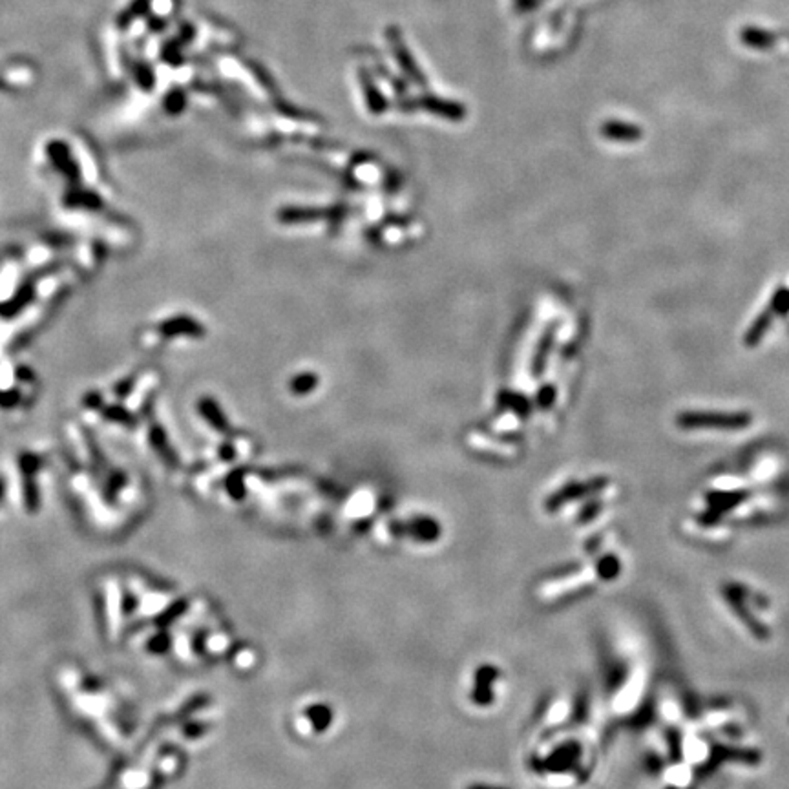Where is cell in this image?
<instances>
[{"instance_id":"cell-1","label":"cell","mask_w":789,"mask_h":789,"mask_svg":"<svg viewBox=\"0 0 789 789\" xmlns=\"http://www.w3.org/2000/svg\"><path fill=\"white\" fill-rule=\"evenodd\" d=\"M720 602L729 618H734L746 610V614L734 625L746 632L755 641H766L773 638L775 627V606L762 590L751 587L749 583L729 581L720 589Z\"/></svg>"},{"instance_id":"cell-2","label":"cell","mask_w":789,"mask_h":789,"mask_svg":"<svg viewBox=\"0 0 789 789\" xmlns=\"http://www.w3.org/2000/svg\"><path fill=\"white\" fill-rule=\"evenodd\" d=\"M676 423L683 430H744L751 424V415L687 411L678 415Z\"/></svg>"},{"instance_id":"cell-3","label":"cell","mask_w":789,"mask_h":789,"mask_svg":"<svg viewBox=\"0 0 789 789\" xmlns=\"http://www.w3.org/2000/svg\"><path fill=\"white\" fill-rule=\"evenodd\" d=\"M386 35H388L389 46H391L393 53H395V59H397V62H398V66L402 68V72H404L406 75L411 79V81L417 82V85H420V86L426 85V77H424L423 72L418 70L417 62L413 60V55H411L410 50L406 48L404 40H402L401 30H398L397 26H389L388 31H386Z\"/></svg>"},{"instance_id":"cell-4","label":"cell","mask_w":789,"mask_h":789,"mask_svg":"<svg viewBox=\"0 0 789 789\" xmlns=\"http://www.w3.org/2000/svg\"><path fill=\"white\" fill-rule=\"evenodd\" d=\"M413 107H420L424 108V110L431 111V114H437V116L446 117V119H452V121H462L466 116L464 107H461L459 103L444 101V99H439V97H431V95L415 101V104H411V108Z\"/></svg>"},{"instance_id":"cell-5","label":"cell","mask_w":789,"mask_h":789,"mask_svg":"<svg viewBox=\"0 0 789 789\" xmlns=\"http://www.w3.org/2000/svg\"><path fill=\"white\" fill-rule=\"evenodd\" d=\"M605 484H606V479H594V481L583 482V484H568V486H565L563 490L552 497L550 503H548V508L561 506V504L567 503V501L577 499V497H581L583 494L587 495L596 494V491L602 490Z\"/></svg>"},{"instance_id":"cell-6","label":"cell","mask_w":789,"mask_h":789,"mask_svg":"<svg viewBox=\"0 0 789 789\" xmlns=\"http://www.w3.org/2000/svg\"><path fill=\"white\" fill-rule=\"evenodd\" d=\"M602 134L614 141H638L641 137V130L634 124L619 123V121H609L603 124Z\"/></svg>"},{"instance_id":"cell-7","label":"cell","mask_w":789,"mask_h":789,"mask_svg":"<svg viewBox=\"0 0 789 789\" xmlns=\"http://www.w3.org/2000/svg\"><path fill=\"white\" fill-rule=\"evenodd\" d=\"M360 77H362L364 92H366V97H367V107H369V110H371L373 114H379V111H382L386 108L384 97H382V94L376 90V86L373 85L371 77H369L366 72H362Z\"/></svg>"},{"instance_id":"cell-8","label":"cell","mask_w":789,"mask_h":789,"mask_svg":"<svg viewBox=\"0 0 789 789\" xmlns=\"http://www.w3.org/2000/svg\"><path fill=\"white\" fill-rule=\"evenodd\" d=\"M742 40L747 44V46H751V48H760V50H766V48L773 46V40H775V37H773L771 33H768V31L756 30V28H747V30L742 31Z\"/></svg>"},{"instance_id":"cell-9","label":"cell","mask_w":789,"mask_h":789,"mask_svg":"<svg viewBox=\"0 0 789 789\" xmlns=\"http://www.w3.org/2000/svg\"><path fill=\"white\" fill-rule=\"evenodd\" d=\"M769 322H771V311L763 312L762 316H758V318H756V322L753 324V327L749 329V333H747V337H746L747 346H755L756 342L762 338V334L766 333V329L769 327Z\"/></svg>"},{"instance_id":"cell-10","label":"cell","mask_w":789,"mask_h":789,"mask_svg":"<svg viewBox=\"0 0 789 789\" xmlns=\"http://www.w3.org/2000/svg\"><path fill=\"white\" fill-rule=\"evenodd\" d=\"M316 384H318L316 375L303 373V375H298L293 382H290V389H293L295 393H298V395H305V393L312 391V389L316 388Z\"/></svg>"},{"instance_id":"cell-11","label":"cell","mask_w":789,"mask_h":789,"mask_svg":"<svg viewBox=\"0 0 789 789\" xmlns=\"http://www.w3.org/2000/svg\"><path fill=\"white\" fill-rule=\"evenodd\" d=\"M552 346V333L548 331V333L545 334V338H543V344L539 346V351L538 354H535V359H533V375H539V373L545 369V360H546V354H548V349H550Z\"/></svg>"},{"instance_id":"cell-12","label":"cell","mask_w":789,"mask_h":789,"mask_svg":"<svg viewBox=\"0 0 789 789\" xmlns=\"http://www.w3.org/2000/svg\"><path fill=\"white\" fill-rule=\"evenodd\" d=\"M539 393H541V391H539ZM541 395H545V397H543V398H545V401H543L541 404H543V406H548V404H550V402H552V398H554V389H552V388H545V389H543Z\"/></svg>"},{"instance_id":"cell-13","label":"cell","mask_w":789,"mask_h":789,"mask_svg":"<svg viewBox=\"0 0 789 789\" xmlns=\"http://www.w3.org/2000/svg\"><path fill=\"white\" fill-rule=\"evenodd\" d=\"M517 8H519V9H525V8L528 9V8H530L528 0H517Z\"/></svg>"},{"instance_id":"cell-14","label":"cell","mask_w":789,"mask_h":789,"mask_svg":"<svg viewBox=\"0 0 789 789\" xmlns=\"http://www.w3.org/2000/svg\"><path fill=\"white\" fill-rule=\"evenodd\" d=\"M472 789H495V788H486V785H479V788H472ZM501 789V788H497Z\"/></svg>"}]
</instances>
